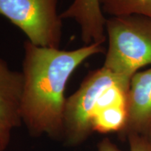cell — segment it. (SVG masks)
<instances>
[{"instance_id":"10","label":"cell","mask_w":151,"mask_h":151,"mask_svg":"<svg viewBox=\"0 0 151 151\" xmlns=\"http://www.w3.org/2000/svg\"><path fill=\"white\" fill-rule=\"evenodd\" d=\"M129 142V151H151V146L143 135L131 134L127 137Z\"/></svg>"},{"instance_id":"4","label":"cell","mask_w":151,"mask_h":151,"mask_svg":"<svg viewBox=\"0 0 151 151\" xmlns=\"http://www.w3.org/2000/svg\"><path fill=\"white\" fill-rule=\"evenodd\" d=\"M58 0H0V15L18 27L34 45L60 48L62 19Z\"/></svg>"},{"instance_id":"9","label":"cell","mask_w":151,"mask_h":151,"mask_svg":"<svg viewBox=\"0 0 151 151\" xmlns=\"http://www.w3.org/2000/svg\"><path fill=\"white\" fill-rule=\"evenodd\" d=\"M104 13L112 17L140 15L151 18V0H99Z\"/></svg>"},{"instance_id":"7","label":"cell","mask_w":151,"mask_h":151,"mask_svg":"<svg viewBox=\"0 0 151 151\" xmlns=\"http://www.w3.org/2000/svg\"><path fill=\"white\" fill-rule=\"evenodd\" d=\"M23 76L10 69L0 58V121L13 130L22 125L20 118Z\"/></svg>"},{"instance_id":"6","label":"cell","mask_w":151,"mask_h":151,"mask_svg":"<svg viewBox=\"0 0 151 151\" xmlns=\"http://www.w3.org/2000/svg\"><path fill=\"white\" fill-rule=\"evenodd\" d=\"M60 17L76 22L80 27L81 39L86 45L105 42L106 18L99 0H73Z\"/></svg>"},{"instance_id":"2","label":"cell","mask_w":151,"mask_h":151,"mask_svg":"<svg viewBox=\"0 0 151 151\" xmlns=\"http://www.w3.org/2000/svg\"><path fill=\"white\" fill-rule=\"evenodd\" d=\"M109 45L102 67L124 82L151 65V18L140 15L111 17L106 21Z\"/></svg>"},{"instance_id":"8","label":"cell","mask_w":151,"mask_h":151,"mask_svg":"<svg viewBox=\"0 0 151 151\" xmlns=\"http://www.w3.org/2000/svg\"><path fill=\"white\" fill-rule=\"evenodd\" d=\"M127 120V106H113L99 111L92 120L93 132L101 134L121 132Z\"/></svg>"},{"instance_id":"3","label":"cell","mask_w":151,"mask_h":151,"mask_svg":"<svg viewBox=\"0 0 151 151\" xmlns=\"http://www.w3.org/2000/svg\"><path fill=\"white\" fill-rule=\"evenodd\" d=\"M117 83L129 86V83L101 67L88 73L78 89L67 98L63 137L66 146H78L92 134V120L98 99L106 89Z\"/></svg>"},{"instance_id":"12","label":"cell","mask_w":151,"mask_h":151,"mask_svg":"<svg viewBox=\"0 0 151 151\" xmlns=\"http://www.w3.org/2000/svg\"><path fill=\"white\" fill-rule=\"evenodd\" d=\"M97 151H124L120 149L111 141L109 138H105L101 140L97 145Z\"/></svg>"},{"instance_id":"11","label":"cell","mask_w":151,"mask_h":151,"mask_svg":"<svg viewBox=\"0 0 151 151\" xmlns=\"http://www.w3.org/2000/svg\"><path fill=\"white\" fill-rule=\"evenodd\" d=\"M12 130L0 121V151H5L9 146Z\"/></svg>"},{"instance_id":"1","label":"cell","mask_w":151,"mask_h":151,"mask_svg":"<svg viewBox=\"0 0 151 151\" xmlns=\"http://www.w3.org/2000/svg\"><path fill=\"white\" fill-rule=\"evenodd\" d=\"M104 52L100 43L65 50L24 41L20 113L22 123L30 135L63 139L67 100L65 94L68 81L83 62Z\"/></svg>"},{"instance_id":"5","label":"cell","mask_w":151,"mask_h":151,"mask_svg":"<svg viewBox=\"0 0 151 151\" xmlns=\"http://www.w3.org/2000/svg\"><path fill=\"white\" fill-rule=\"evenodd\" d=\"M151 126V68L138 71L130 81L127 97V120L119 133L145 136Z\"/></svg>"},{"instance_id":"13","label":"cell","mask_w":151,"mask_h":151,"mask_svg":"<svg viewBox=\"0 0 151 151\" xmlns=\"http://www.w3.org/2000/svg\"><path fill=\"white\" fill-rule=\"evenodd\" d=\"M145 137H146V139H147V141H148V143H150V146H151V126L149 128L148 132H147V133L146 134V135L144 136Z\"/></svg>"}]
</instances>
